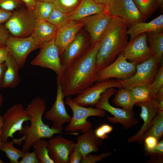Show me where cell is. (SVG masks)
Here are the masks:
<instances>
[{"label":"cell","mask_w":163,"mask_h":163,"mask_svg":"<svg viewBox=\"0 0 163 163\" xmlns=\"http://www.w3.org/2000/svg\"><path fill=\"white\" fill-rule=\"evenodd\" d=\"M147 40V33L139 35L128 42L121 53L129 62L136 65L145 61L153 56Z\"/></svg>","instance_id":"13"},{"label":"cell","mask_w":163,"mask_h":163,"mask_svg":"<svg viewBox=\"0 0 163 163\" xmlns=\"http://www.w3.org/2000/svg\"><path fill=\"white\" fill-rule=\"evenodd\" d=\"M152 99L155 98L159 89L163 87V65L158 69L156 76L152 83L149 86Z\"/></svg>","instance_id":"36"},{"label":"cell","mask_w":163,"mask_h":163,"mask_svg":"<svg viewBox=\"0 0 163 163\" xmlns=\"http://www.w3.org/2000/svg\"><path fill=\"white\" fill-rule=\"evenodd\" d=\"M23 4L21 0H0V8L11 11L21 7Z\"/></svg>","instance_id":"38"},{"label":"cell","mask_w":163,"mask_h":163,"mask_svg":"<svg viewBox=\"0 0 163 163\" xmlns=\"http://www.w3.org/2000/svg\"><path fill=\"white\" fill-rule=\"evenodd\" d=\"M4 101V98L2 95L0 93V108L2 106Z\"/></svg>","instance_id":"51"},{"label":"cell","mask_w":163,"mask_h":163,"mask_svg":"<svg viewBox=\"0 0 163 163\" xmlns=\"http://www.w3.org/2000/svg\"><path fill=\"white\" fill-rule=\"evenodd\" d=\"M10 33L4 25L0 24V46H5Z\"/></svg>","instance_id":"43"},{"label":"cell","mask_w":163,"mask_h":163,"mask_svg":"<svg viewBox=\"0 0 163 163\" xmlns=\"http://www.w3.org/2000/svg\"><path fill=\"white\" fill-rule=\"evenodd\" d=\"M83 27V24L80 21H70L57 28L54 38L60 57Z\"/></svg>","instance_id":"20"},{"label":"cell","mask_w":163,"mask_h":163,"mask_svg":"<svg viewBox=\"0 0 163 163\" xmlns=\"http://www.w3.org/2000/svg\"><path fill=\"white\" fill-rule=\"evenodd\" d=\"M81 0H54L52 2L54 8L65 14L73 11L78 6Z\"/></svg>","instance_id":"34"},{"label":"cell","mask_w":163,"mask_h":163,"mask_svg":"<svg viewBox=\"0 0 163 163\" xmlns=\"http://www.w3.org/2000/svg\"><path fill=\"white\" fill-rule=\"evenodd\" d=\"M5 63L6 69L4 74L2 88H15L18 85L20 82L19 74L20 69L16 61L9 53Z\"/></svg>","instance_id":"25"},{"label":"cell","mask_w":163,"mask_h":163,"mask_svg":"<svg viewBox=\"0 0 163 163\" xmlns=\"http://www.w3.org/2000/svg\"><path fill=\"white\" fill-rule=\"evenodd\" d=\"M21 158L19 163H40L34 151L31 152H29V151L24 152Z\"/></svg>","instance_id":"42"},{"label":"cell","mask_w":163,"mask_h":163,"mask_svg":"<svg viewBox=\"0 0 163 163\" xmlns=\"http://www.w3.org/2000/svg\"><path fill=\"white\" fill-rule=\"evenodd\" d=\"M12 11L0 8V24L5 23L10 18Z\"/></svg>","instance_id":"45"},{"label":"cell","mask_w":163,"mask_h":163,"mask_svg":"<svg viewBox=\"0 0 163 163\" xmlns=\"http://www.w3.org/2000/svg\"><path fill=\"white\" fill-rule=\"evenodd\" d=\"M47 149L49 155L54 163H68L71 151L75 148V143L60 135L49 139Z\"/></svg>","instance_id":"17"},{"label":"cell","mask_w":163,"mask_h":163,"mask_svg":"<svg viewBox=\"0 0 163 163\" xmlns=\"http://www.w3.org/2000/svg\"><path fill=\"white\" fill-rule=\"evenodd\" d=\"M163 135V110H159L152 120L151 125L145 133L144 138L152 136L159 141Z\"/></svg>","instance_id":"29"},{"label":"cell","mask_w":163,"mask_h":163,"mask_svg":"<svg viewBox=\"0 0 163 163\" xmlns=\"http://www.w3.org/2000/svg\"><path fill=\"white\" fill-rule=\"evenodd\" d=\"M105 9L103 5L93 0H81L77 7L67 14L69 20L79 21L92 15L99 13Z\"/></svg>","instance_id":"23"},{"label":"cell","mask_w":163,"mask_h":163,"mask_svg":"<svg viewBox=\"0 0 163 163\" xmlns=\"http://www.w3.org/2000/svg\"><path fill=\"white\" fill-rule=\"evenodd\" d=\"M54 8L52 2L37 0L33 11L36 18L46 20Z\"/></svg>","instance_id":"32"},{"label":"cell","mask_w":163,"mask_h":163,"mask_svg":"<svg viewBox=\"0 0 163 163\" xmlns=\"http://www.w3.org/2000/svg\"><path fill=\"white\" fill-rule=\"evenodd\" d=\"M6 46L20 69L24 65L29 54L38 49L31 36L25 37H17L10 35L7 41Z\"/></svg>","instance_id":"14"},{"label":"cell","mask_w":163,"mask_h":163,"mask_svg":"<svg viewBox=\"0 0 163 163\" xmlns=\"http://www.w3.org/2000/svg\"><path fill=\"white\" fill-rule=\"evenodd\" d=\"M96 2L104 6H107L111 0H93Z\"/></svg>","instance_id":"49"},{"label":"cell","mask_w":163,"mask_h":163,"mask_svg":"<svg viewBox=\"0 0 163 163\" xmlns=\"http://www.w3.org/2000/svg\"><path fill=\"white\" fill-rule=\"evenodd\" d=\"M112 152H103L100 154L92 155L89 154L87 155L81 162V163H95L111 155Z\"/></svg>","instance_id":"40"},{"label":"cell","mask_w":163,"mask_h":163,"mask_svg":"<svg viewBox=\"0 0 163 163\" xmlns=\"http://www.w3.org/2000/svg\"><path fill=\"white\" fill-rule=\"evenodd\" d=\"M100 40L91 44L81 57L63 71L59 80L64 97L78 94L97 80L96 70Z\"/></svg>","instance_id":"1"},{"label":"cell","mask_w":163,"mask_h":163,"mask_svg":"<svg viewBox=\"0 0 163 163\" xmlns=\"http://www.w3.org/2000/svg\"><path fill=\"white\" fill-rule=\"evenodd\" d=\"M46 2H53L54 0H37Z\"/></svg>","instance_id":"53"},{"label":"cell","mask_w":163,"mask_h":163,"mask_svg":"<svg viewBox=\"0 0 163 163\" xmlns=\"http://www.w3.org/2000/svg\"><path fill=\"white\" fill-rule=\"evenodd\" d=\"M54 38L43 44L38 54L30 64L32 66L50 69L56 73L57 76L60 77L63 69Z\"/></svg>","instance_id":"10"},{"label":"cell","mask_w":163,"mask_h":163,"mask_svg":"<svg viewBox=\"0 0 163 163\" xmlns=\"http://www.w3.org/2000/svg\"><path fill=\"white\" fill-rule=\"evenodd\" d=\"M78 94L73 100L78 104L86 107L94 106L99 101L101 94L111 88H123L118 80L110 78L97 82Z\"/></svg>","instance_id":"12"},{"label":"cell","mask_w":163,"mask_h":163,"mask_svg":"<svg viewBox=\"0 0 163 163\" xmlns=\"http://www.w3.org/2000/svg\"><path fill=\"white\" fill-rule=\"evenodd\" d=\"M14 141L12 140L8 142L7 141H2L0 146V150L4 152L6 157L10 160L11 163H19V159L23 156L24 152L22 150L16 149L14 146Z\"/></svg>","instance_id":"28"},{"label":"cell","mask_w":163,"mask_h":163,"mask_svg":"<svg viewBox=\"0 0 163 163\" xmlns=\"http://www.w3.org/2000/svg\"><path fill=\"white\" fill-rule=\"evenodd\" d=\"M157 3L158 6H163V0H157Z\"/></svg>","instance_id":"52"},{"label":"cell","mask_w":163,"mask_h":163,"mask_svg":"<svg viewBox=\"0 0 163 163\" xmlns=\"http://www.w3.org/2000/svg\"><path fill=\"white\" fill-rule=\"evenodd\" d=\"M113 129V127L109 124H102L95 129L94 133L97 137L104 140L108 138L107 134L112 131Z\"/></svg>","instance_id":"39"},{"label":"cell","mask_w":163,"mask_h":163,"mask_svg":"<svg viewBox=\"0 0 163 163\" xmlns=\"http://www.w3.org/2000/svg\"><path fill=\"white\" fill-rule=\"evenodd\" d=\"M113 102L117 106L121 107L130 113L134 114L133 108L135 103L130 89L124 88H118L115 93Z\"/></svg>","instance_id":"26"},{"label":"cell","mask_w":163,"mask_h":163,"mask_svg":"<svg viewBox=\"0 0 163 163\" xmlns=\"http://www.w3.org/2000/svg\"><path fill=\"white\" fill-rule=\"evenodd\" d=\"M57 28L63 25L69 21L67 14H65L54 8L46 20Z\"/></svg>","instance_id":"35"},{"label":"cell","mask_w":163,"mask_h":163,"mask_svg":"<svg viewBox=\"0 0 163 163\" xmlns=\"http://www.w3.org/2000/svg\"><path fill=\"white\" fill-rule=\"evenodd\" d=\"M57 29L56 27L46 20L36 18L30 36L39 49L43 44L54 38Z\"/></svg>","instance_id":"22"},{"label":"cell","mask_w":163,"mask_h":163,"mask_svg":"<svg viewBox=\"0 0 163 163\" xmlns=\"http://www.w3.org/2000/svg\"><path fill=\"white\" fill-rule=\"evenodd\" d=\"M163 14H161L150 22H140L132 25L128 28L127 34L130 40L144 33L163 31Z\"/></svg>","instance_id":"24"},{"label":"cell","mask_w":163,"mask_h":163,"mask_svg":"<svg viewBox=\"0 0 163 163\" xmlns=\"http://www.w3.org/2000/svg\"><path fill=\"white\" fill-rule=\"evenodd\" d=\"M65 103L72 111L73 116L65 130L74 135L77 134L75 132L78 131L83 132L92 128L91 123L87 120L89 117H104L106 115L105 111L102 109L91 107L87 108L78 104L71 96L66 97Z\"/></svg>","instance_id":"4"},{"label":"cell","mask_w":163,"mask_h":163,"mask_svg":"<svg viewBox=\"0 0 163 163\" xmlns=\"http://www.w3.org/2000/svg\"><path fill=\"white\" fill-rule=\"evenodd\" d=\"M160 63L153 56L136 65L135 74L130 78L117 80L123 88L130 89L139 86H149L153 81Z\"/></svg>","instance_id":"7"},{"label":"cell","mask_w":163,"mask_h":163,"mask_svg":"<svg viewBox=\"0 0 163 163\" xmlns=\"http://www.w3.org/2000/svg\"><path fill=\"white\" fill-rule=\"evenodd\" d=\"M159 141L155 137L149 136L145 137L143 140L144 150L146 152L151 151L156 145Z\"/></svg>","instance_id":"41"},{"label":"cell","mask_w":163,"mask_h":163,"mask_svg":"<svg viewBox=\"0 0 163 163\" xmlns=\"http://www.w3.org/2000/svg\"><path fill=\"white\" fill-rule=\"evenodd\" d=\"M135 105L141 108L139 116L142 120L143 123L138 132L129 138L127 141L129 143L137 142L142 144L144 134L150 128L153 120L160 110L156 101L154 99L148 102L136 103Z\"/></svg>","instance_id":"18"},{"label":"cell","mask_w":163,"mask_h":163,"mask_svg":"<svg viewBox=\"0 0 163 163\" xmlns=\"http://www.w3.org/2000/svg\"><path fill=\"white\" fill-rule=\"evenodd\" d=\"M3 121L2 119V115H0V146L1 143V129L2 126ZM4 162L2 161L0 158V163H4Z\"/></svg>","instance_id":"50"},{"label":"cell","mask_w":163,"mask_h":163,"mask_svg":"<svg viewBox=\"0 0 163 163\" xmlns=\"http://www.w3.org/2000/svg\"><path fill=\"white\" fill-rule=\"evenodd\" d=\"M83 158L82 154L75 148L70 152L69 157V163H79Z\"/></svg>","instance_id":"44"},{"label":"cell","mask_w":163,"mask_h":163,"mask_svg":"<svg viewBox=\"0 0 163 163\" xmlns=\"http://www.w3.org/2000/svg\"><path fill=\"white\" fill-rule=\"evenodd\" d=\"M91 45L84 34L79 32L60 56L63 71L84 54Z\"/></svg>","instance_id":"19"},{"label":"cell","mask_w":163,"mask_h":163,"mask_svg":"<svg viewBox=\"0 0 163 163\" xmlns=\"http://www.w3.org/2000/svg\"><path fill=\"white\" fill-rule=\"evenodd\" d=\"M3 124L1 129V141H7L11 137L16 144L17 139L13 137L14 133L21 131L25 122L31 119L21 103L15 104L9 108L2 115Z\"/></svg>","instance_id":"5"},{"label":"cell","mask_w":163,"mask_h":163,"mask_svg":"<svg viewBox=\"0 0 163 163\" xmlns=\"http://www.w3.org/2000/svg\"><path fill=\"white\" fill-rule=\"evenodd\" d=\"M128 28L124 20L113 16L100 40L96 62L97 73L112 62L122 53L128 42Z\"/></svg>","instance_id":"2"},{"label":"cell","mask_w":163,"mask_h":163,"mask_svg":"<svg viewBox=\"0 0 163 163\" xmlns=\"http://www.w3.org/2000/svg\"><path fill=\"white\" fill-rule=\"evenodd\" d=\"M149 86H137L130 89L135 104L148 102L152 99Z\"/></svg>","instance_id":"33"},{"label":"cell","mask_w":163,"mask_h":163,"mask_svg":"<svg viewBox=\"0 0 163 163\" xmlns=\"http://www.w3.org/2000/svg\"><path fill=\"white\" fill-rule=\"evenodd\" d=\"M147 36L153 56L160 63L163 54V31L149 32L147 33Z\"/></svg>","instance_id":"27"},{"label":"cell","mask_w":163,"mask_h":163,"mask_svg":"<svg viewBox=\"0 0 163 163\" xmlns=\"http://www.w3.org/2000/svg\"><path fill=\"white\" fill-rule=\"evenodd\" d=\"M28 9L33 10L37 0H21Z\"/></svg>","instance_id":"47"},{"label":"cell","mask_w":163,"mask_h":163,"mask_svg":"<svg viewBox=\"0 0 163 163\" xmlns=\"http://www.w3.org/2000/svg\"><path fill=\"white\" fill-rule=\"evenodd\" d=\"M48 144V141L42 139L37 141L32 146L40 163H54L49 155Z\"/></svg>","instance_id":"30"},{"label":"cell","mask_w":163,"mask_h":163,"mask_svg":"<svg viewBox=\"0 0 163 163\" xmlns=\"http://www.w3.org/2000/svg\"><path fill=\"white\" fill-rule=\"evenodd\" d=\"M116 91L114 88L107 90L101 94L95 106L96 107L106 111L113 116V117H107L109 122L113 124L120 123L124 129H127L138 124L139 121L135 118L134 114L130 113L124 109L115 107L110 104L109 99Z\"/></svg>","instance_id":"8"},{"label":"cell","mask_w":163,"mask_h":163,"mask_svg":"<svg viewBox=\"0 0 163 163\" xmlns=\"http://www.w3.org/2000/svg\"><path fill=\"white\" fill-rule=\"evenodd\" d=\"M136 65L128 61L121 53L112 62L98 71L97 82L110 78L123 80L129 78L135 74Z\"/></svg>","instance_id":"11"},{"label":"cell","mask_w":163,"mask_h":163,"mask_svg":"<svg viewBox=\"0 0 163 163\" xmlns=\"http://www.w3.org/2000/svg\"><path fill=\"white\" fill-rule=\"evenodd\" d=\"M82 133L76 138L77 142L75 144V148L84 158L92 152H98L103 143V140L96 136L92 128Z\"/></svg>","instance_id":"21"},{"label":"cell","mask_w":163,"mask_h":163,"mask_svg":"<svg viewBox=\"0 0 163 163\" xmlns=\"http://www.w3.org/2000/svg\"><path fill=\"white\" fill-rule=\"evenodd\" d=\"M113 16L106 9L103 12L90 16L80 20L89 34L91 43L94 44L101 39Z\"/></svg>","instance_id":"16"},{"label":"cell","mask_w":163,"mask_h":163,"mask_svg":"<svg viewBox=\"0 0 163 163\" xmlns=\"http://www.w3.org/2000/svg\"><path fill=\"white\" fill-rule=\"evenodd\" d=\"M9 54L8 50L6 46H0V64L5 62Z\"/></svg>","instance_id":"46"},{"label":"cell","mask_w":163,"mask_h":163,"mask_svg":"<svg viewBox=\"0 0 163 163\" xmlns=\"http://www.w3.org/2000/svg\"><path fill=\"white\" fill-rule=\"evenodd\" d=\"M46 109L45 100L39 97L34 99L25 108L30 118L31 123L30 126H24L20 132V134L24 135L21 138L22 141H24L21 148L23 152H29L33 145L41 139H49L55 134L62 133L50 127L43 123L42 117Z\"/></svg>","instance_id":"3"},{"label":"cell","mask_w":163,"mask_h":163,"mask_svg":"<svg viewBox=\"0 0 163 163\" xmlns=\"http://www.w3.org/2000/svg\"><path fill=\"white\" fill-rule=\"evenodd\" d=\"M36 18L33 10L26 7H21L12 11L11 16L4 25L11 35L27 37L32 33Z\"/></svg>","instance_id":"6"},{"label":"cell","mask_w":163,"mask_h":163,"mask_svg":"<svg viewBox=\"0 0 163 163\" xmlns=\"http://www.w3.org/2000/svg\"><path fill=\"white\" fill-rule=\"evenodd\" d=\"M146 156H150L151 162L162 163L163 158V139L159 141L155 147L150 151L146 152L145 154Z\"/></svg>","instance_id":"37"},{"label":"cell","mask_w":163,"mask_h":163,"mask_svg":"<svg viewBox=\"0 0 163 163\" xmlns=\"http://www.w3.org/2000/svg\"><path fill=\"white\" fill-rule=\"evenodd\" d=\"M140 12L147 18L158 8L157 0H133Z\"/></svg>","instance_id":"31"},{"label":"cell","mask_w":163,"mask_h":163,"mask_svg":"<svg viewBox=\"0 0 163 163\" xmlns=\"http://www.w3.org/2000/svg\"><path fill=\"white\" fill-rule=\"evenodd\" d=\"M56 96L55 103L45 113V117L53 122L51 128L62 132L64 124L69 123L72 117L68 113L65 106L61 85L57 77Z\"/></svg>","instance_id":"15"},{"label":"cell","mask_w":163,"mask_h":163,"mask_svg":"<svg viewBox=\"0 0 163 163\" xmlns=\"http://www.w3.org/2000/svg\"><path fill=\"white\" fill-rule=\"evenodd\" d=\"M105 8L113 16L124 20L128 28L135 23L145 22L147 19L140 12L133 0H111Z\"/></svg>","instance_id":"9"},{"label":"cell","mask_w":163,"mask_h":163,"mask_svg":"<svg viewBox=\"0 0 163 163\" xmlns=\"http://www.w3.org/2000/svg\"><path fill=\"white\" fill-rule=\"evenodd\" d=\"M6 65L5 62L0 64V90L2 88V84Z\"/></svg>","instance_id":"48"}]
</instances>
